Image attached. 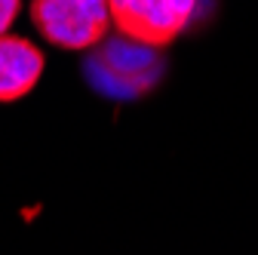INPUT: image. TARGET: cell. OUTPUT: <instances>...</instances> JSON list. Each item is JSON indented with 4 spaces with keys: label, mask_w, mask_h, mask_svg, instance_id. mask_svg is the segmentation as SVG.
<instances>
[{
    "label": "cell",
    "mask_w": 258,
    "mask_h": 255,
    "mask_svg": "<svg viewBox=\"0 0 258 255\" xmlns=\"http://www.w3.org/2000/svg\"><path fill=\"white\" fill-rule=\"evenodd\" d=\"M160 71H163L160 49H151L129 37H105L86 58V74L92 86L111 99H136L148 92L157 83Z\"/></svg>",
    "instance_id": "6da1fadb"
},
{
    "label": "cell",
    "mask_w": 258,
    "mask_h": 255,
    "mask_svg": "<svg viewBox=\"0 0 258 255\" xmlns=\"http://www.w3.org/2000/svg\"><path fill=\"white\" fill-rule=\"evenodd\" d=\"M31 22L58 49H95L111 25L108 0H31Z\"/></svg>",
    "instance_id": "7a4b0ae2"
},
{
    "label": "cell",
    "mask_w": 258,
    "mask_h": 255,
    "mask_svg": "<svg viewBox=\"0 0 258 255\" xmlns=\"http://www.w3.org/2000/svg\"><path fill=\"white\" fill-rule=\"evenodd\" d=\"M197 4L200 0H108V10L120 37L163 49L194 22Z\"/></svg>",
    "instance_id": "3957f363"
},
{
    "label": "cell",
    "mask_w": 258,
    "mask_h": 255,
    "mask_svg": "<svg viewBox=\"0 0 258 255\" xmlns=\"http://www.w3.org/2000/svg\"><path fill=\"white\" fill-rule=\"evenodd\" d=\"M46 55L37 43L19 34H0V102H19L37 86Z\"/></svg>",
    "instance_id": "277c9868"
},
{
    "label": "cell",
    "mask_w": 258,
    "mask_h": 255,
    "mask_svg": "<svg viewBox=\"0 0 258 255\" xmlns=\"http://www.w3.org/2000/svg\"><path fill=\"white\" fill-rule=\"evenodd\" d=\"M19 13H22V0H0V34H10Z\"/></svg>",
    "instance_id": "5b68a950"
}]
</instances>
